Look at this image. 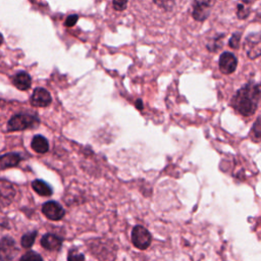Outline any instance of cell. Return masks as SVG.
I'll use <instances>...</instances> for the list:
<instances>
[{"instance_id": "obj_23", "label": "cell", "mask_w": 261, "mask_h": 261, "mask_svg": "<svg viewBox=\"0 0 261 261\" xmlns=\"http://www.w3.org/2000/svg\"><path fill=\"white\" fill-rule=\"evenodd\" d=\"M113 7L115 10H118V11H121L123 10L126 5H127V1H113Z\"/></svg>"}, {"instance_id": "obj_21", "label": "cell", "mask_w": 261, "mask_h": 261, "mask_svg": "<svg viewBox=\"0 0 261 261\" xmlns=\"http://www.w3.org/2000/svg\"><path fill=\"white\" fill-rule=\"evenodd\" d=\"M259 120H260V119L257 118V120H256L254 126L252 127L253 137L255 138L254 140H255L256 142H258V141H259V138H260V121H259Z\"/></svg>"}, {"instance_id": "obj_17", "label": "cell", "mask_w": 261, "mask_h": 261, "mask_svg": "<svg viewBox=\"0 0 261 261\" xmlns=\"http://www.w3.org/2000/svg\"><path fill=\"white\" fill-rule=\"evenodd\" d=\"M19 261H44V260L41 257V255H39L38 253L34 251H29L21 256Z\"/></svg>"}, {"instance_id": "obj_5", "label": "cell", "mask_w": 261, "mask_h": 261, "mask_svg": "<svg viewBox=\"0 0 261 261\" xmlns=\"http://www.w3.org/2000/svg\"><path fill=\"white\" fill-rule=\"evenodd\" d=\"M15 188L9 180L0 178V210L9 206L15 196Z\"/></svg>"}, {"instance_id": "obj_7", "label": "cell", "mask_w": 261, "mask_h": 261, "mask_svg": "<svg viewBox=\"0 0 261 261\" xmlns=\"http://www.w3.org/2000/svg\"><path fill=\"white\" fill-rule=\"evenodd\" d=\"M218 64H219V69L222 73L229 74L236 70L238 59L234 56V54L230 52H223L219 57Z\"/></svg>"}, {"instance_id": "obj_2", "label": "cell", "mask_w": 261, "mask_h": 261, "mask_svg": "<svg viewBox=\"0 0 261 261\" xmlns=\"http://www.w3.org/2000/svg\"><path fill=\"white\" fill-rule=\"evenodd\" d=\"M40 122V119L37 115L19 113L13 115L6 124L7 132H19L27 128L36 127Z\"/></svg>"}, {"instance_id": "obj_15", "label": "cell", "mask_w": 261, "mask_h": 261, "mask_svg": "<svg viewBox=\"0 0 261 261\" xmlns=\"http://www.w3.org/2000/svg\"><path fill=\"white\" fill-rule=\"evenodd\" d=\"M32 188L38 195H40L42 197H49L53 193L52 188L46 181H44L42 179L33 180Z\"/></svg>"}, {"instance_id": "obj_11", "label": "cell", "mask_w": 261, "mask_h": 261, "mask_svg": "<svg viewBox=\"0 0 261 261\" xmlns=\"http://www.w3.org/2000/svg\"><path fill=\"white\" fill-rule=\"evenodd\" d=\"M11 83L16 89L20 91H27L31 88L32 77L25 71H18L11 77Z\"/></svg>"}, {"instance_id": "obj_1", "label": "cell", "mask_w": 261, "mask_h": 261, "mask_svg": "<svg viewBox=\"0 0 261 261\" xmlns=\"http://www.w3.org/2000/svg\"><path fill=\"white\" fill-rule=\"evenodd\" d=\"M260 100V89L256 83H248L233 96L232 107L242 115L250 116L255 113Z\"/></svg>"}, {"instance_id": "obj_24", "label": "cell", "mask_w": 261, "mask_h": 261, "mask_svg": "<svg viewBox=\"0 0 261 261\" xmlns=\"http://www.w3.org/2000/svg\"><path fill=\"white\" fill-rule=\"evenodd\" d=\"M136 107H137V109H140V110H142L143 109V102H142V100H137L136 101Z\"/></svg>"}, {"instance_id": "obj_9", "label": "cell", "mask_w": 261, "mask_h": 261, "mask_svg": "<svg viewBox=\"0 0 261 261\" xmlns=\"http://www.w3.org/2000/svg\"><path fill=\"white\" fill-rule=\"evenodd\" d=\"M245 47L251 59L257 58L260 55V35L258 33L250 34L246 39Z\"/></svg>"}, {"instance_id": "obj_13", "label": "cell", "mask_w": 261, "mask_h": 261, "mask_svg": "<svg viewBox=\"0 0 261 261\" xmlns=\"http://www.w3.org/2000/svg\"><path fill=\"white\" fill-rule=\"evenodd\" d=\"M21 156L18 153H5L0 154V170L17 166L21 161Z\"/></svg>"}, {"instance_id": "obj_8", "label": "cell", "mask_w": 261, "mask_h": 261, "mask_svg": "<svg viewBox=\"0 0 261 261\" xmlns=\"http://www.w3.org/2000/svg\"><path fill=\"white\" fill-rule=\"evenodd\" d=\"M51 102V95L44 88H36L31 96V104L35 107H47Z\"/></svg>"}, {"instance_id": "obj_19", "label": "cell", "mask_w": 261, "mask_h": 261, "mask_svg": "<svg viewBox=\"0 0 261 261\" xmlns=\"http://www.w3.org/2000/svg\"><path fill=\"white\" fill-rule=\"evenodd\" d=\"M249 12H250V10H249L248 7L245 6V3H241V4L238 5V7H237V15H238V17L240 19L246 18L248 16Z\"/></svg>"}, {"instance_id": "obj_4", "label": "cell", "mask_w": 261, "mask_h": 261, "mask_svg": "<svg viewBox=\"0 0 261 261\" xmlns=\"http://www.w3.org/2000/svg\"><path fill=\"white\" fill-rule=\"evenodd\" d=\"M15 241L10 237L0 239V261H12L18 254Z\"/></svg>"}, {"instance_id": "obj_12", "label": "cell", "mask_w": 261, "mask_h": 261, "mask_svg": "<svg viewBox=\"0 0 261 261\" xmlns=\"http://www.w3.org/2000/svg\"><path fill=\"white\" fill-rule=\"evenodd\" d=\"M41 246L49 251H58L62 246V239L53 233H46L41 239Z\"/></svg>"}, {"instance_id": "obj_14", "label": "cell", "mask_w": 261, "mask_h": 261, "mask_svg": "<svg viewBox=\"0 0 261 261\" xmlns=\"http://www.w3.org/2000/svg\"><path fill=\"white\" fill-rule=\"evenodd\" d=\"M31 147L36 153L45 154L49 150V143L45 137L41 135H36L32 139Z\"/></svg>"}, {"instance_id": "obj_25", "label": "cell", "mask_w": 261, "mask_h": 261, "mask_svg": "<svg viewBox=\"0 0 261 261\" xmlns=\"http://www.w3.org/2000/svg\"><path fill=\"white\" fill-rule=\"evenodd\" d=\"M3 41H4V38H3V36H2V34L0 33V46L3 44Z\"/></svg>"}, {"instance_id": "obj_10", "label": "cell", "mask_w": 261, "mask_h": 261, "mask_svg": "<svg viewBox=\"0 0 261 261\" xmlns=\"http://www.w3.org/2000/svg\"><path fill=\"white\" fill-rule=\"evenodd\" d=\"M211 1H196L194 2V8H193V17L198 21L205 20L208 15L210 14L211 7H212Z\"/></svg>"}, {"instance_id": "obj_3", "label": "cell", "mask_w": 261, "mask_h": 261, "mask_svg": "<svg viewBox=\"0 0 261 261\" xmlns=\"http://www.w3.org/2000/svg\"><path fill=\"white\" fill-rule=\"evenodd\" d=\"M132 242L136 248L145 250L151 245L152 236L144 226L136 225L132 231Z\"/></svg>"}, {"instance_id": "obj_20", "label": "cell", "mask_w": 261, "mask_h": 261, "mask_svg": "<svg viewBox=\"0 0 261 261\" xmlns=\"http://www.w3.org/2000/svg\"><path fill=\"white\" fill-rule=\"evenodd\" d=\"M240 40H241V33L239 32L233 33L231 38L229 39V46L231 48H238L240 45Z\"/></svg>"}, {"instance_id": "obj_6", "label": "cell", "mask_w": 261, "mask_h": 261, "mask_svg": "<svg viewBox=\"0 0 261 261\" xmlns=\"http://www.w3.org/2000/svg\"><path fill=\"white\" fill-rule=\"evenodd\" d=\"M42 212L48 219L54 221L60 220L65 214L62 206L56 201H48L44 203L42 206Z\"/></svg>"}, {"instance_id": "obj_18", "label": "cell", "mask_w": 261, "mask_h": 261, "mask_svg": "<svg viewBox=\"0 0 261 261\" xmlns=\"http://www.w3.org/2000/svg\"><path fill=\"white\" fill-rule=\"evenodd\" d=\"M67 261H86L85 256L82 253H79L76 249H71L67 255Z\"/></svg>"}, {"instance_id": "obj_16", "label": "cell", "mask_w": 261, "mask_h": 261, "mask_svg": "<svg viewBox=\"0 0 261 261\" xmlns=\"http://www.w3.org/2000/svg\"><path fill=\"white\" fill-rule=\"evenodd\" d=\"M37 234H38L37 230H33V231H29V232L24 233L20 240L21 247L24 249H30L33 246V244L35 243Z\"/></svg>"}, {"instance_id": "obj_22", "label": "cell", "mask_w": 261, "mask_h": 261, "mask_svg": "<svg viewBox=\"0 0 261 261\" xmlns=\"http://www.w3.org/2000/svg\"><path fill=\"white\" fill-rule=\"evenodd\" d=\"M77 20H79V15H77V14H70V15L67 16V18L65 19L64 24H65V27L70 28V27H73V25L76 23Z\"/></svg>"}]
</instances>
